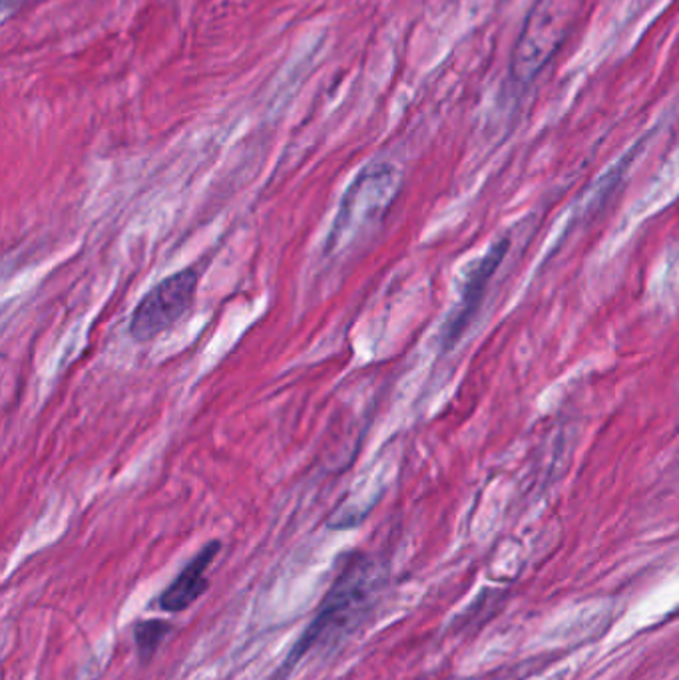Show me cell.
<instances>
[{"instance_id": "7a4b0ae2", "label": "cell", "mask_w": 679, "mask_h": 680, "mask_svg": "<svg viewBox=\"0 0 679 680\" xmlns=\"http://www.w3.org/2000/svg\"><path fill=\"white\" fill-rule=\"evenodd\" d=\"M586 0H536L532 7L521 36L514 46L510 74L519 85L532 80L553 60L563 46L576 21L582 16Z\"/></svg>"}, {"instance_id": "8992f818", "label": "cell", "mask_w": 679, "mask_h": 680, "mask_svg": "<svg viewBox=\"0 0 679 680\" xmlns=\"http://www.w3.org/2000/svg\"><path fill=\"white\" fill-rule=\"evenodd\" d=\"M220 549H222L220 542L203 545L190 564L181 569L180 576L164 589V593L158 599V607L166 613H181L190 609L208 591L210 587L208 571L220 554Z\"/></svg>"}, {"instance_id": "277c9868", "label": "cell", "mask_w": 679, "mask_h": 680, "mask_svg": "<svg viewBox=\"0 0 679 680\" xmlns=\"http://www.w3.org/2000/svg\"><path fill=\"white\" fill-rule=\"evenodd\" d=\"M200 277L196 269H181L152 287L144 299L136 304L130 316L127 333L136 343H149L156 336L170 331L190 313Z\"/></svg>"}, {"instance_id": "52a82bcc", "label": "cell", "mask_w": 679, "mask_h": 680, "mask_svg": "<svg viewBox=\"0 0 679 680\" xmlns=\"http://www.w3.org/2000/svg\"><path fill=\"white\" fill-rule=\"evenodd\" d=\"M171 623L162 621V618H148V621H140L134 627V640H136V649L142 662H148L159 645L170 635Z\"/></svg>"}, {"instance_id": "6da1fadb", "label": "cell", "mask_w": 679, "mask_h": 680, "mask_svg": "<svg viewBox=\"0 0 679 680\" xmlns=\"http://www.w3.org/2000/svg\"><path fill=\"white\" fill-rule=\"evenodd\" d=\"M381 577V569L371 555H347L327 595L321 601L318 615L269 680H286L311 653L333 649L363 627L377 605Z\"/></svg>"}, {"instance_id": "5b68a950", "label": "cell", "mask_w": 679, "mask_h": 680, "mask_svg": "<svg viewBox=\"0 0 679 680\" xmlns=\"http://www.w3.org/2000/svg\"><path fill=\"white\" fill-rule=\"evenodd\" d=\"M509 249V239H500L472 267V271L468 275L467 283L463 287V294H460V303L457 304V311L450 314V319L446 321L445 331H443V346H445L446 350L457 345L458 338L465 335L468 325L472 323L475 314L478 313V309L482 304L490 279H492L494 272L499 271V267L504 261Z\"/></svg>"}, {"instance_id": "3957f363", "label": "cell", "mask_w": 679, "mask_h": 680, "mask_svg": "<svg viewBox=\"0 0 679 680\" xmlns=\"http://www.w3.org/2000/svg\"><path fill=\"white\" fill-rule=\"evenodd\" d=\"M399 183V171L389 164H372L363 169L347 189L341 203L340 215L333 221L327 243L331 252L361 233L365 225L381 220L385 211L393 203Z\"/></svg>"}]
</instances>
